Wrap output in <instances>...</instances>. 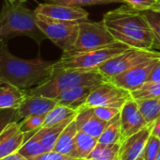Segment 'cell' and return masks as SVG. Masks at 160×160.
<instances>
[{"label":"cell","instance_id":"1","mask_svg":"<svg viewBox=\"0 0 160 160\" xmlns=\"http://www.w3.org/2000/svg\"><path fill=\"white\" fill-rule=\"evenodd\" d=\"M102 21L118 42L145 50L157 47L156 40L142 12L122 5L105 13Z\"/></svg>","mask_w":160,"mask_h":160},{"label":"cell","instance_id":"2","mask_svg":"<svg viewBox=\"0 0 160 160\" xmlns=\"http://www.w3.org/2000/svg\"><path fill=\"white\" fill-rule=\"evenodd\" d=\"M53 71L54 62L40 57L33 59L20 58L10 52L7 42L0 41V78L22 90H28L43 83Z\"/></svg>","mask_w":160,"mask_h":160},{"label":"cell","instance_id":"3","mask_svg":"<svg viewBox=\"0 0 160 160\" xmlns=\"http://www.w3.org/2000/svg\"><path fill=\"white\" fill-rule=\"evenodd\" d=\"M17 36H27L39 45L47 37L37 23L35 11H30L21 2L4 4L0 12V41L7 42Z\"/></svg>","mask_w":160,"mask_h":160},{"label":"cell","instance_id":"4","mask_svg":"<svg viewBox=\"0 0 160 160\" xmlns=\"http://www.w3.org/2000/svg\"><path fill=\"white\" fill-rule=\"evenodd\" d=\"M107 81L97 70L54 69L52 75L45 81L32 89L27 90L28 94L41 95L56 99L62 92L78 86L100 85Z\"/></svg>","mask_w":160,"mask_h":160},{"label":"cell","instance_id":"5","mask_svg":"<svg viewBox=\"0 0 160 160\" xmlns=\"http://www.w3.org/2000/svg\"><path fill=\"white\" fill-rule=\"evenodd\" d=\"M130 48L121 42L90 51L72 54H62L61 58L54 62V69L94 70L109 58Z\"/></svg>","mask_w":160,"mask_h":160},{"label":"cell","instance_id":"6","mask_svg":"<svg viewBox=\"0 0 160 160\" xmlns=\"http://www.w3.org/2000/svg\"><path fill=\"white\" fill-rule=\"evenodd\" d=\"M37 23L47 39L54 42L63 53L72 50L79 32V22L61 21L37 14Z\"/></svg>","mask_w":160,"mask_h":160},{"label":"cell","instance_id":"7","mask_svg":"<svg viewBox=\"0 0 160 160\" xmlns=\"http://www.w3.org/2000/svg\"><path fill=\"white\" fill-rule=\"evenodd\" d=\"M117 42H118L110 34L103 21L94 22L86 19L79 21L78 37L72 50L69 53L63 54L67 55L77 52L90 51L106 47Z\"/></svg>","mask_w":160,"mask_h":160},{"label":"cell","instance_id":"8","mask_svg":"<svg viewBox=\"0 0 160 160\" xmlns=\"http://www.w3.org/2000/svg\"><path fill=\"white\" fill-rule=\"evenodd\" d=\"M160 58V52L138 48H128L124 52L109 58L101 64L97 70L108 80L118 75L130 68L151 58Z\"/></svg>","mask_w":160,"mask_h":160},{"label":"cell","instance_id":"9","mask_svg":"<svg viewBox=\"0 0 160 160\" xmlns=\"http://www.w3.org/2000/svg\"><path fill=\"white\" fill-rule=\"evenodd\" d=\"M131 98L130 92L120 88L109 81H105L94 89L83 107H108L121 110L123 105Z\"/></svg>","mask_w":160,"mask_h":160},{"label":"cell","instance_id":"10","mask_svg":"<svg viewBox=\"0 0 160 160\" xmlns=\"http://www.w3.org/2000/svg\"><path fill=\"white\" fill-rule=\"evenodd\" d=\"M159 58H154L143 61L129 70L108 79L107 81L132 92L139 89L147 81L151 72Z\"/></svg>","mask_w":160,"mask_h":160},{"label":"cell","instance_id":"11","mask_svg":"<svg viewBox=\"0 0 160 160\" xmlns=\"http://www.w3.org/2000/svg\"><path fill=\"white\" fill-rule=\"evenodd\" d=\"M120 122L122 130L121 142L149 124L144 119L137 101L133 98L129 99L122 108Z\"/></svg>","mask_w":160,"mask_h":160},{"label":"cell","instance_id":"12","mask_svg":"<svg viewBox=\"0 0 160 160\" xmlns=\"http://www.w3.org/2000/svg\"><path fill=\"white\" fill-rule=\"evenodd\" d=\"M36 14L61 21H82L89 17V12L79 6H70L56 3L39 4L34 10Z\"/></svg>","mask_w":160,"mask_h":160},{"label":"cell","instance_id":"13","mask_svg":"<svg viewBox=\"0 0 160 160\" xmlns=\"http://www.w3.org/2000/svg\"><path fill=\"white\" fill-rule=\"evenodd\" d=\"M152 123L147 124L141 130L121 142L119 160H136L141 155L146 142L152 134Z\"/></svg>","mask_w":160,"mask_h":160},{"label":"cell","instance_id":"14","mask_svg":"<svg viewBox=\"0 0 160 160\" xmlns=\"http://www.w3.org/2000/svg\"><path fill=\"white\" fill-rule=\"evenodd\" d=\"M58 105L56 99H52L41 95L27 94L20 107L18 112L21 119H25L30 116L46 115L53 108Z\"/></svg>","mask_w":160,"mask_h":160},{"label":"cell","instance_id":"15","mask_svg":"<svg viewBox=\"0 0 160 160\" xmlns=\"http://www.w3.org/2000/svg\"><path fill=\"white\" fill-rule=\"evenodd\" d=\"M75 122L78 131L87 133L96 138L97 139L108 124V122L99 119L95 115L92 108L87 107H82L77 110V114L75 116Z\"/></svg>","mask_w":160,"mask_h":160},{"label":"cell","instance_id":"16","mask_svg":"<svg viewBox=\"0 0 160 160\" xmlns=\"http://www.w3.org/2000/svg\"><path fill=\"white\" fill-rule=\"evenodd\" d=\"M26 141V134L20 129L19 122L9 124L0 134V158L18 152Z\"/></svg>","mask_w":160,"mask_h":160},{"label":"cell","instance_id":"17","mask_svg":"<svg viewBox=\"0 0 160 160\" xmlns=\"http://www.w3.org/2000/svg\"><path fill=\"white\" fill-rule=\"evenodd\" d=\"M97 86L98 85H85L75 87L62 92L56 100L58 104L66 106L77 111L86 104L89 96Z\"/></svg>","mask_w":160,"mask_h":160},{"label":"cell","instance_id":"18","mask_svg":"<svg viewBox=\"0 0 160 160\" xmlns=\"http://www.w3.org/2000/svg\"><path fill=\"white\" fill-rule=\"evenodd\" d=\"M27 94V90H22L0 78V109L18 108Z\"/></svg>","mask_w":160,"mask_h":160},{"label":"cell","instance_id":"19","mask_svg":"<svg viewBox=\"0 0 160 160\" xmlns=\"http://www.w3.org/2000/svg\"><path fill=\"white\" fill-rule=\"evenodd\" d=\"M76 116V115H75ZM75 116L71 117L63 122H60L58 123H56L51 126L42 127L39 130L40 136H41V141L42 144V147L45 152L53 151L55 148V145L62 133V131L65 129V127L75 118Z\"/></svg>","mask_w":160,"mask_h":160},{"label":"cell","instance_id":"20","mask_svg":"<svg viewBox=\"0 0 160 160\" xmlns=\"http://www.w3.org/2000/svg\"><path fill=\"white\" fill-rule=\"evenodd\" d=\"M97 143L98 139L82 131H78L74 138V149L72 151V157L77 159H87Z\"/></svg>","mask_w":160,"mask_h":160},{"label":"cell","instance_id":"21","mask_svg":"<svg viewBox=\"0 0 160 160\" xmlns=\"http://www.w3.org/2000/svg\"><path fill=\"white\" fill-rule=\"evenodd\" d=\"M78 132L75 118L65 127V129L60 134L54 150L66 155L72 156V151L74 149V138Z\"/></svg>","mask_w":160,"mask_h":160},{"label":"cell","instance_id":"22","mask_svg":"<svg viewBox=\"0 0 160 160\" xmlns=\"http://www.w3.org/2000/svg\"><path fill=\"white\" fill-rule=\"evenodd\" d=\"M121 142L104 144L98 142L87 160H116L119 158Z\"/></svg>","mask_w":160,"mask_h":160},{"label":"cell","instance_id":"23","mask_svg":"<svg viewBox=\"0 0 160 160\" xmlns=\"http://www.w3.org/2000/svg\"><path fill=\"white\" fill-rule=\"evenodd\" d=\"M136 101L148 123L153 122L157 118L160 117V96Z\"/></svg>","mask_w":160,"mask_h":160},{"label":"cell","instance_id":"24","mask_svg":"<svg viewBox=\"0 0 160 160\" xmlns=\"http://www.w3.org/2000/svg\"><path fill=\"white\" fill-rule=\"evenodd\" d=\"M77 114V111L68 108L63 105L58 104L55 108H53L47 114L43 122L42 127L51 126L56 123H58L60 122H63L71 117H73Z\"/></svg>","mask_w":160,"mask_h":160},{"label":"cell","instance_id":"25","mask_svg":"<svg viewBox=\"0 0 160 160\" xmlns=\"http://www.w3.org/2000/svg\"><path fill=\"white\" fill-rule=\"evenodd\" d=\"M122 130H121V122L120 114L114 118L111 122H108L107 127L104 129L103 133L98 138V142L104 144H112L121 142Z\"/></svg>","mask_w":160,"mask_h":160},{"label":"cell","instance_id":"26","mask_svg":"<svg viewBox=\"0 0 160 160\" xmlns=\"http://www.w3.org/2000/svg\"><path fill=\"white\" fill-rule=\"evenodd\" d=\"M39 130L33 136H31L18 150V152H20L23 156H25L28 160L45 152L41 141V136Z\"/></svg>","mask_w":160,"mask_h":160},{"label":"cell","instance_id":"27","mask_svg":"<svg viewBox=\"0 0 160 160\" xmlns=\"http://www.w3.org/2000/svg\"><path fill=\"white\" fill-rule=\"evenodd\" d=\"M134 100L152 98L160 96V83H144L139 89L131 92Z\"/></svg>","mask_w":160,"mask_h":160},{"label":"cell","instance_id":"28","mask_svg":"<svg viewBox=\"0 0 160 160\" xmlns=\"http://www.w3.org/2000/svg\"><path fill=\"white\" fill-rule=\"evenodd\" d=\"M142 13L156 40L157 47H160V9L144 11Z\"/></svg>","mask_w":160,"mask_h":160},{"label":"cell","instance_id":"29","mask_svg":"<svg viewBox=\"0 0 160 160\" xmlns=\"http://www.w3.org/2000/svg\"><path fill=\"white\" fill-rule=\"evenodd\" d=\"M46 3H56L70 6H94V5H106L113 3H122V0H44Z\"/></svg>","mask_w":160,"mask_h":160},{"label":"cell","instance_id":"30","mask_svg":"<svg viewBox=\"0 0 160 160\" xmlns=\"http://www.w3.org/2000/svg\"><path fill=\"white\" fill-rule=\"evenodd\" d=\"M46 115L30 116L19 122L20 129L23 133H29L41 129L43 125Z\"/></svg>","mask_w":160,"mask_h":160},{"label":"cell","instance_id":"31","mask_svg":"<svg viewBox=\"0 0 160 160\" xmlns=\"http://www.w3.org/2000/svg\"><path fill=\"white\" fill-rule=\"evenodd\" d=\"M18 108H4L0 109V134L11 123L21 122Z\"/></svg>","mask_w":160,"mask_h":160},{"label":"cell","instance_id":"32","mask_svg":"<svg viewBox=\"0 0 160 160\" xmlns=\"http://www.w3.org/2000/svg\"><path fill=\"white\" fill-rule=\"evenodd\" d=\"M160 149V139L152 135L149 137L144 150L141 153L144 160H155L158 151Z\"/></svg>","mask_w":160,"mask_h":160},{"label":"cell","instance_id":"33","mask_svg":"<svg viewBox=\"0 0 160 160\" xmlns=\"http://www.w3.org/2000/svg\"><path fill=\"white\" fill-rule=\"evenodd\" d=\"M122 2L139 12L160 9V2L157 0H122Z\"/></svg>","mask_w":160,"mask_h":160},{"label":"cell","instance_id":"34","mask_svg":"<svg viewBox=\"0 0 160 160\" xmlns=\"http://www.w3.org/2000/svg\"><path fill=\"white\" fill-rule=\"evenodd\" d=\"M93 110H94V113L95 115L105 121V122H111L114 118H116L121 110L118 109V108H108V107H96V108H92Z\"/></svg>","mask_w":160,"mask_h":160},{"label":"cell","instance_id":"35","mask_svg":"<svg viewBox=\"0 0 160 160\" xmlns=\"http://www.w3.org/2000/svg\"><path fill=\"white\" fill-rule=\"evenodd\" d=\"M73 159H77V158H73L70 155H66L53 150L49 152H44L43 153L37 155L29 160H73Z\"/></svg>","mask_w":160,"mask_h":160},{"label":"cell","instance_id":"36","mask_svg":"<svg viewBox=\"0 0 160 160\" xmlns=\"http://www.w3.org/2000/svg\"><path fill=\"white\" fill-rule=\"evenodd\" d=\"M148 83H160V58L157 60L152 71L151 72L147 81ZM145 82V83H146Z\"/></svg>","mask_w":160,"mask_h":160},{"label":"cell","instance_id":"37","mask_svg":"<svg viewBox=\"0 0 160 160\" xmlns=\"http://www.w3.org/2000/svg\"><path fill=\"white\" fill-rule=\"evenodd\" d=\"M0 160H28V159L23 156L20 152H13L12 154H9L7 156L0 158Z\"/></svg>","mask_w":160,"mask_h":160},{"label":"cell","instance_id":"38","mask_svg":"<svg viewBox=\"0 0 160 160\" xmlns=\"http://www.w3.org/2000/svg\"><path fill=\"white\" fill-rule=\"evenodd\" d=\"M152 135L155 136L160 139V117L157 118L153 123H152Z\"/></svg>","mask_w":160,"mask_h":160},{"label":"cell","instance_id":"39","mask_svg":"<svg viewBox=\"0 0 160 160\" xmlns=\"http://www.w3.org/2000/svg\"><path fill=\"white\" fill-rule=\"evenodd\" d=\"M7 1L11 2V3H15V2H21V3H23V2L27 1V0H7Z\"/></svg>","mask_w":160,"mask_h":160},{"label":"cell","instance_id":"40","mask_svg":"<svg viewBox=\"0 0 160 160\" xmlns=\"http://www.w3.org/2000/svg\"><path fill=\"white\" fill-rule=\"evenodd\" d=\"M155 160H160V149H159V151H158V153H157V155H156Z\"/></svg>","mask_w":160,"mask_h":160},{"label":"cell","instance_id":"41","mask_svg":"<svg viewBox=\"0 0 160 160\" xmlns=\"http://www.w3.org/2000/svg\"><path fill=\"white\" fill-rule=\"evenodd\" d=\"M136 160H144V158L142 157V155H140V156H138Z\"/></svg>","mask_w":160,"mask_h":160},{"label":"cell","instance_id":"42","mask_svg":"<svg viewBox=\"0 0 160 160\" xmlns=\"http://www.w3.org/2000/svg\"><path fill=\"white\" fill-rule=\"evenodd\" d=\"M73 160H86V159H73Z\"/></svg>","mask_w":160,"mask_h":160},{"label":"cell","instance_id":"43","mask_svg":"<svg viewBox=\"0 0 160 160\" xmlns=\"http://www.w3.org/2000/svg\"><path fill=\"white\" fill-rule=\"evenodd\" d=\"M157 1H159V2H160V0H157Z\"/></svg>","mask_w":160,"mask_h":160},{"label":"cell","instance_id":"44","mask_svg":"<svg viewBox=\"0 0 160 160\" xmlns=\"http://www.w3.org/2000/svg\"><path fill=\"white\" fill-rule=\"evenodd\" d=\"M116 160H119V159H116Z\"/></svg>","mask_w":160,"mask_h":160},{"label":"cell","instance_id":"45","mask_svg":"<svg viewBox=\"0 0 160 160\" xmlns=\"http://www.w3.org/2000/svg\"><path fill=\"white\" fill-rule=\"evenodd\" d=\"M86 160H87V159H86Z\"/></svg>","mask_w":160,"mask_h":160}]
</instances>
